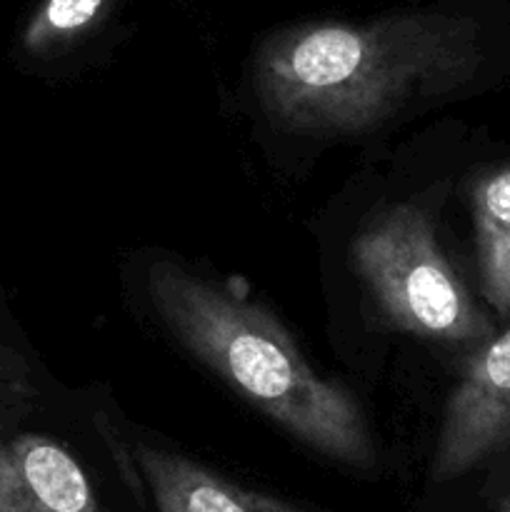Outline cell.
<instances>
[{
	"label": "cell",
	"instance_id": "cell-1",
	"mask_svg": "<svg viewBox=\"0 0 510 512\" xmlns=\"http://www.w3.org/2000/svg\"><path fill=\"white\" fill-rule=\"evenodd\" d=\"M480 65L483 35L470 15L405 10L278 30L255 53L253 85L278 128L340 138L458 93Z\"/></svg>",
	"mask_w": 510,
	"mask_h": 512
},
{
	"label": "cell",
	"instance_id": "cell-2",
	"mask_svg": "<svg viewBox=\"0 0 510 512\" xmlns=\"http://www.w3.org/2000/svg\"><path fill=\"white\" fill-rule=\"evenodd\" d=\"M148 298L193 358L238 388L280 430L353 470H375L363 405L305 360L278 318L170 258L150 260Z\"/></svg>",
	"mask_w": 510,
	"mask_h": 512
},
{
	"label": "cell",
	"instance_id": "cell-3",
	"mask_svg": "<svg viewBox=\"0 0 510 512\" xmlns=\"http://www.w3.org/2000/svg\"><path fill=\"white\" fill-rule=\"evenodd\" d=\"M353 263L380 313L403 333L453 348H480L493 338L423 205L395 203L370 218L353 243Z\"/></svg>",
	"mask_w": 510,
	"mask_h": 512
},
{
	"label": "cell",
	"instance_id": "cell-4",
	"mask_svg": "<svg viewBox=\"0 0 510 512\" xmlns=\"http://www.w3.org/2000/svg\"><path fill=\"white\" fill-rule=\"evenodd\" d=\"M510 455V328L465 363L443 410L430 480L450 483Z\"/></svg>",
	"mask_w": 510,
	"mask_h": 512
},
{
	"label": "cell",
	"instance_id": "cell-5",
	"mask_svg": "<svg viewBox=\"0 0 510 512\" xmlns=\"http://www.w3.org/2000/svg\"><path fill=\"white\" fill-rule=\"evenodd\" d=\"M0 512H100L80 460L40 433H0Z\"/></svg>",
	"mask_w": 510,
	"mask_h": 512
},
{
	"label": "cell",
	"instance_id": "cell-6",
	"mask_svg": "<svg viewBox=\"0 0 510 512\" xmlns=\"http://www.w3.org/2000/svg\"><path fill=\"white\" fill-rule=\"evenodd\" d=\"M135 465L155 512H318L245 488L198 460L160 445L140 443L135 448Z\"/></svg>",
	"mask_w": 510,
	"mask_h": 512
},
{
	"label": "cell",
	"instance_id": "cell-7",
	"mask_svg": "<svg viewBox=\"0 0 510 512\" xmlns=\"http://www.w3.org/2000/svg\"><path fill=\"white\" fill-rule=\"evenodd\" d=\"M473 223L483 295L505 318L510 315V165L475 183Z\"/></svg>",
	"mask_w": 510,
	"mask_h": 512
},
{
	"label": "cell",
	"instance_id": "cell-8",
	"mask_svg": "<svg viewBox=\"0 0 510 512\" xmlns=\"http://www.w3.org/2000/svg\"><path fill=\"white\" fill-rule=\"evenodd\" d=\"M113 0H45L23 30V48L35 58H48L88 35Z\"/></svg>",
	"mask_w": 510,
	"mask_h": 512
},
{
	"label": "cell",
	"instance_id": "cell-9",
	"mask_svg": "<svg viewBox=\"0 0 510 512\" xmlns=\"http://www.w3.org/2000/svg\"><path fill=\"white\" fill-rule=\"evenodd\" d=\"M18 380H20L18 358H15V353H10V350L0 343V390L13 388V385H18Z\"/></svg>",
	"mask_w": 510,
	"mask_h": 512
},
{
	"label": "cell",
	"instance_id": "cell-10",
	"mask_svg": "<svg viewBox=\"0 0 510 512\" xmlns=\"http://www.w3.org/2000/svg\"><path fill=\"white\" fill-rule=\"evenodd\" d=\"M498 512H510V493L498 503Z\"/></svg>",
	"mask_w": 510,
	"mask_h": 512
}]
</instances>
